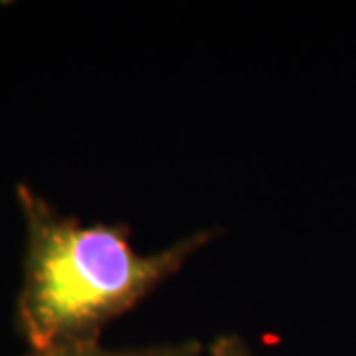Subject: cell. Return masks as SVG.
Returning a JSON list of instances; mask_svg holds the SVG:
<instances>
[{"mask_svg":"<svg viewBox=\"0 0 356 356\" xmlns=\"http://www.w3.org/2000/svg\"><path fill=\"white\" fill-rule=\"evenodd\" d=\"M26 252L16 329L30 350L102 343L107 325L177 275L216 236L198 229L154 254H139L123 224H81L28 184L16 188Z\"/></svg>","mask_w":356,"mask_h":356,"instance_id":"cell-1","label":"cell"},{"mask_svg":"<svg viewBox=\"0 0 356 356\" xmlns=\"http://www.w3.org/2000/svg\"><path fill=\"white\" fill-rule=\"evenodd\" d=\"M204 346L196 339L182 343L149 344L133 348H107L102 343L70 344L48 350H30L26 356H200Z\"/></svg>","mask_w":356,"mask_h":356,"instance_id":"cell-2","label":"cell"},{"mask_svg":"<svg viewBox=\"0 0 356 356\" xmlns=\"http://www.w3.org/2000/svg\"><path fill=\"white\" fill-rule=\"evenodd\" d=\"M208 356H255L252 346L245 343L240 334H224L218 337L208 348Z\"/></svg>","mask_w":356,"mask_h":356,"instance_id":"cell-3","label":"cell"}]
</instances>
